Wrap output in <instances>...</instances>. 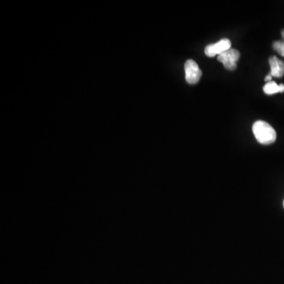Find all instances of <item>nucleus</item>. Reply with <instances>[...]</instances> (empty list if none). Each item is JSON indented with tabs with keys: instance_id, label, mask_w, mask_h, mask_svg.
I'll list each match as a JSON object with an SVG mask.
<instances>
[{
	"instance_id": "f257e3e1",
	"label": "nucleus",
	"mask_w": 284,
	"mask_h": 284,
	"mask_svg": "<svg viewBox=\"0 0 284 284\" xmlns=\"http://www.w3.org/2000/svg\"><path fill=\"white\" fill-rule=\"evenodd\" d=\"M255 137L262 145H271L276 140V132L273 127L265 121L255 122L253 125Z\"/></svg>"
},
{
	"instance_id": "f03ea898",
	"label": "nucleus",
	"mask_w": 284,
	"mask_h": 284,
	"mask_svg": "<svg viewBox=\"0 0 284 284\" xmlns=\"http://www.w3.org/2000/svg\"><path fill=\"white\" fill-rule=\"evenodd\" d=\"M185 81L191 85H195L198 83L201 78V69L198 66V63L192 59H189L185 63Z\"/></svg>"
},
{
	"instance_id": "7ed1b4c3",
	"label": "nucleus",
	"mask_w": 284,
	"mask_h": 284,
	"mask_svg": "<svg viewBox=\"0 0 284 284\" xmlns=\"http://www.w3.org/2000/svg\"><path fill=\"white\" fill-rule=\"evenodd\" d=\"M240 58V52L236 49H230L218 56V60L224 64L228 70H234L237 67V62Z\"/></svg>"
},
{
	"instance_id": "20e7f679",
	"label": "nucleus",
	"mask_w": 284,
	"mask_h": 284,
	"mask_svg": "<svg viewBox=\"0 0 284 284\" xmlns=\"http://www.w3.org/2000/svg\"><path fill=\"white\" fill-rule=\"evenodd\" d=\"M231 49V42L229 39H222L220 41L216 43H211L206 46L205 49V53L208 57H214V56H220L224 52Z\"/></svg>"
},
{
	"instance_id": "39448f33",
	"label": "nucleus",
	"mask_w": 284,
	"mask_h": 284,
	"mask_svg": "<svg viewBox=\"0 0 284 284\" xmlns=\"http://www.w3.org/2000/svg\"><path fill=\"white\" fill-rule=\"evenodd\" d=\"M269 64L271 66L270 75L276 78H281L284 75V62L278 59L276 56L269 58Z\"/></svg>"
},
{
	"instance_id": "423d86ee",
	"label": "nucleus",
	"mask_w": 284,
	"mask_h": 284,
	"mask_svg": "<svg viewBox=\"0 0 284 284\" xmlns=\"http://www.w3.org/2000/svg\"><path fill=\"white\" fill-rule=\"evenodd\" d=\"M264 92L267 95H273V94L277 93V92H284V85H278L275 82H269L265 84L263 88Z\"/></svg>"
},
{
	"instance_id": "0eeeda50",
	"label": "nucleus",
	"mask_w": 284,
	"mask_h": 284,
	"mask_svg": "<svg viewBox=\"0 0 284 284\" xmlns=\"http://www.w3.org/2000/svg\"><path fill=\"white\" fill-rule=\"evenodd\" d=\"M272 46H273L274 50L276 51L280 56L284 57V40H282V41H275Z\"/></svg>"
},
{
	"instance_id": "6e6552de",
	"label": "nucleus",
	"mask_w": 284,
	"mask_h": 284,
	"mask_svg": "<svg viewBox=\"0 0 284 284\" xmlns=\"http://www.w3.org/2000/svg\"><path fill=\"white\" fill-rule=\"evenodd\" d=\"M272 75H270V74H269V75H267V76L265 77V82H272Z\"/></svg>"
},
{
	"instance_id": "1a4fd4ad",
	"label": "nucleus",
	"mask_w": 284,
	"mask_h": 284,
	"mask_svg": "<svg viewBox=\"0 0 284 284\" xmlns=\"http://www.w3.org/2000/svg\"><path fill=\"white\" fill-rule=\"evenodd\" d=\"M282 39H283V40H284V30H282Z\"/></svg>"
},
{
	"instance_id": "9d476101",
	"label": "nucleus",
	"mask_w": 284,
	"mask_h": 284,
	"mask_svg": "<svg viewBox=\"0 0 284 284\" xmlns=\"http://www.w3.org/2000/svg\"><path fill=\"white\" fill-rule=\"evenodd\" d=\"M283 206H284V201H283Z\"/></svg>"
}]
</instances>
